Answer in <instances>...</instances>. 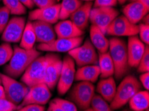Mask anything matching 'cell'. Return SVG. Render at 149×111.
Instances as JSON below:
<instances>
[{
	"instance_id": "cell-29",
	"label": "cell",
	"mask_w": 149,
	"mask_h": 111,
	"mask_svg": "<svg viewBox=\"0 0 149 111\" xmlns=\"http://www.w3.org/2000/svg\"><path fill=\"white\" fill-rule=\"evenodd\" d=\"M90 106L93 111H112L108 102L99 94H94L90 103Z\"/></svg>"
},
{
	"instance_id": "cell-17",
	"label": "cell",
	"mask_w": 149,
	"mask_h": 111,
	"mask_svg": "<svg viewBox=\"0 0 149 111\" xmlns=\"http://www.w3.org/2000/svg\"><path fill=\"white\" fill-rule=\"evenodd\" d=\"M31 23L37 42L48 43L56 39L57 37L52 24L42 21H33Z\"/></svg>"
},
{
	"instance_id": "cell-25",
	"label": "cell",
	"mask_w": 149,
	"mask_h": 111,
	"mask_svg": "<svg viewBox=\"0 0 149 111\" xmlns=\"http://www.w3.org/2000/svg\"><path fill=\"white\" fill-rule=\"evenodd\" d=\"M129 105L134 111H144L148 109L149 106L148 90H139L130 99Z\"/></svg>"
},
{
	"instance_id": "cell-23",
	"label": "cell",
	"mask_w": 149,
	"mask_h": 111,
	"mask_svg": "<svg viewBox=\"0 0 149 111\" xmlns=\"http://www.w3.org/2000/svg\"><path fill=\"white\" fill-rule=\"evenodd\" d=\"M100 74L98 65H89L78 68L75 73L74 80L76 81H87L92 83H96Z\"/></svg>"
},
{
	"instance_id": "cell-5",
	"label": "cell",
	"mask_w": 149,
	"mask_h": 111,
	"mask_svg": "<svg viewBox=\"0 0 149 111\" xmlns=\"http://www.w3.org/2000/svg\"><path fill=\"white\" fill-rule=\"evenodd\" d=\"M0 79L3 85L6 99L14 105H19L28 92L30 87L6 74L0 73Z\"/></svg>"
},
{
	"instance_id": "cell-43",
	"label": "cell",
	"mask_w": 149,
	"mask_h": 111,
	"mask_svg": "<svg viewBox=\"0 0 149 111\" xmlns=\"http://www.w3.org/2000/svg\"><path fill=\"white\" fill-rule=\"evenodd\" d=\"M142 23H144V24H146V25H149V15H148V14H146L145 16H144L143 19H142Z\"/></svg>"
},
{
	"instance_id": "cell-18",
	"label": "cell",
	"mask_w": 149,
	"mask_h": 111,
	"mask_svg": "<svg viewBox=\"0 0 149 111\" xmlns=\"http://www.w3.org/2000/svg\"><path fill=\"white\" fill-rule=\"evenodd\" d=\"M93 6L92 1H86L70 17V21L80 30L84 31L90 22V11Z\"/></svg>"
},
{
	"instance_id": "cell-32",
	"label": "cell",
	"mask_w": 149,
	"mask_h": 111,
	"mask_svg": "<svg viewBox=\"0 0 149 111\" xmlns=\"http://www.w3.org/2000/svg\"><path fill=\"white\" fill-rule=\"evenodd\" d=\"M52 101L64 111H78L77 106L70 101L56 98L53 99Z\"/></svg>"
},
{
	"instance_id": "cell-27",
	"label": "cell",
	"mask_w": 149,
	"mask_h": 111,
	"mask_svg": "<svg viewBox=\"0 0 149 111\" xmlns=\"http://www.w3.org/2000/svg\"><path fill=\"white\" fill-rule=\"evenodd\" d=\"M82 5V1L80 0H62L60 3L59 19L60 20L67 19Z\"/></svg>"
},
{
	"instance_id": "cell-12",
	"label": "cell",
	"mask_w": 149,
	"mask_h": 111,
	"mask_svg": "<svg viewBox=\"0 0 149 111\" xmlns=\"http://www.w3.org/2000/svg\"><path fill=\"white\" fill-rule=\"evenodd\" d=\"M83 39V36L70 39L57 38L48 43L39 44L37 46V49L39 51H48L51 53H65L82 45Z\"/></svg>"
},
{
	"instance_id": "cell-42",
	"label": "cell",
	"mask_w": 149,
	"mask_h": 111,
	"mask_svg": "<svg viewBox=\"0 0 149 111\" xmlns=\"http://www.w3.org/2000/svg\"><path fill=\"white\" fill-rule=\"evenodd\" d=\"M128 1L130 2H133V1L140 2V3L143 4L146 8H148L149 10V0H128Z\"/></svg>"
},
{
	"instance_id": "cell-1",
	"label": "cell",
	"mask_w": 149,
	"mask_h": 111,
	"mask_svg": "<svg viewBox=\"0 0 149 111\" xmlns=\"http://www.w3.org/2000/svg\"><path fill=\"white\" fill-rule=\"evenodd\" d=\"M41 55V52L36 48L24 49L15 45L13 55L8 65L4 67L6 74L12 78H17L24 74L27 68L33 61Z\"/></svg>"
},
{
	"instance_id": "cell-38",
	"label": "cell",
	"mask_w": 149,
	"mask_h": 111,
	"mask_svg": "<svg viewBox=\"0 0 149 111\" xmlns=\"http://www.w3.org/2000/svg\"><path fill=\"white\" fill-rule=\"evenodd\" d=\"M17 111H45V106L39 105H28L17 109Z\"/></svg>"
},
{
	"instance_id": "cell-31",
	"label": "cell",
	"mask_w": 149,
	"mask_h": 111,
	"mask_svg": "<svg viewBox=\"0 0 149 111\" xmlns=\"http://www.w3.org/2000/svg\"><path fill=\"white\" fill-rule=\"evenodd\" d=\"M138 72L144 73V72L149 71V47L148 45H146L145 51L142 57L139 64L138 65Z\"/></svg>"
},
{
	"instance_id": "cell-16",
	"label": "cell",
	"mask_w": 149,
	"mask_h": 111,
	"mask_svg": "<svg viewBox=\"0 0 149 111\" xmlns=\"http://www.w3.org/2000/svg\"><path fill=\"white\" fill-rule=\"evenodd\" d=\"M145 44L137 35L128 37L127 44L128 63L130 67L136 68L145 51Z\"/></svg>"
},
{
	"instance_id": "cell-46",
	"label": "cell",
	"mask_w": 149,
	"mask_h": 111,
	"mask_svg": "<svg viewBox=\"0 0 149 111\" xmlns=\"http://www.w3.org/2000/svg\"><path fill=\"white\" fill-rule=\"evenodd\" d=\"M82 111H93V110H92V108H90V107H89V108H86V109H85V110H83Z\"/></svg>"
},
{
	"instance_id": "cell-41",
	"label": "cell",
	"mask_w": 149,
	"mask_h": 111,
	"mask_svg": "<svg viewBox=\"0 0 149 111\" xmlns=\"http://www.w3.org/2000/svg\"><path fill=\"white\" fill-rule=\"evenodd\" d=\"M26 8L31 9L34 6V3L32 1V0H19Z\"/></svg>"
},
{
	"instance_id": "cell-13",
	"label": "cell",
	"mask_w": 149,
	"mask_h": 111,
	"mask_svg": "<svg viewBox=\"0 0 149 111\" xmlns=\"http://www.w3.org/2000/svg\"><path fill=\"white\" fill-rule=\"evenodd\" d=\"M51 97L52 93L48 86L45 83H40L30 87L28 92L18 106L19 108L31 104L45 105L48 103Z\"/></svg>"
},
{
	"instance_id": "cell-35",
	"label": "cell",
	"mask_w": 149,
	"mask_h": 111,
	"mask_svg": "<svg viewBox=\"0 0 149 111\" xmlns=\"http://www.w3.org/2000/svg\"><path fill=\"white\" fill-rule=\"evenodd\" d=\"M19 109V106L7 100L0 99V111H15Z\"/></svg>"
},
{
	"instance_id": "cell-10",
	"label": "cell",
	"mask_w": 149,
	"mask_h": 111,
	"mask_svg": "<svg viewBox=\"0 0 149 111\" xmlns=\"http://www.w3.org/2000/svg\"><path fill=\"white\" fill-rule=\"evenodd\" d=\"M106 34L116 37L125 36L129 37L139 34V26L132 23L123 15H118L108 27Z\"/></svg>"
},
{
	"instance_id": "cell-28",
	"label": "cell",
	"mask_w": 149,
	"mask_h": 111,
	"mask_svg": "<svg viewBox=\"0 0 149 111\" xmlns=\"http://www.w3.org/2000/svg\"><path fill=\"white\" fill-rule=\"evenodd\" d=\"M5 7L10 11V14L21 15L26 13V8L19 0H3Z\"/></svg>"
},
{
	"instance_id": "cell-45",
	"label": "cell",
	"mask_w": 149,
	"mask_h": 111,
	"mask_svg": "<svg viewBox=\"0 0 149 111\" xmlns=\"http://www.w3.org/2000/svg\"><path fill=\"white\" fill-rule=\"evenodd\" d=\"M117 1H118V2L120 4L123 5V4L126 3V1H128V0H117Z\"/></svg>"
},
{
	"instance_id": "cell-20",
	"label": "cell",
	"mask_w": 149,
	"mask_h": 111,
	"mask_svg": "<svg viewBox=\"0 0 149 111\" xmlns=\"http://www.w3.org/2000/svg\"><path fill=\"white\" fill-rule=\"evenodd\" d=\"M149 10L140 2L133 1L125 6L122 10L123 15L133 24H137L148 13Z\"/></svg>"
},
{
	"instance_id": "cell-26",
	"label": "cell",
	"mask_w": 149,
	"mask_h": 111,
	"mask_svg": "<svg viewBox=\"0 0 149 111\" xmlns=\"http://www.w3.org/2000/svg\"><path fill=\"white\" fill-rule=\"evenodd\" d=\"M36 42V37L33 30L32 23L30 21H28L25 26L21 41H20L19 47L24 49H31L34 47Z\"/></svg>"
},
{
	"instance_id": "cell-15",
	"label": "cell",
	"mask_w": 149,
	"mask_h": 111,
	"mask_svg": "<svg viewBox=\"0 0 149 111\" xmlns=\"http://www.w3.org/2000/svg\"><path fill=\"white\" fill-rule=\"evenodd\" d=\"M60 3L45 8H38L30 11L28 18L30 21H42L54 24L60 20Z\"/></svg>"
},
{
	"instance_id": "cell-39",
	"label": "cell",
	"mask_w": 149,
	"mask_h": 111,
	"mask_svg": "<svg viewBox=\"0 0 149 111\" xmlns=\"http://www.w3.org/2000/svg\"><path fill=\"white\" fill-rule=\"evenodd\" d=\"M140 81L143 87L146 90H148L149 89V72H144L139 77Z\"/></svg>"
},
{
	"instance_id": "cell-22",
	"label": "cell",
	"mask_w": 149,
	"mask_h": 111,
	"mask_svg": "<svg viewBox=\"0 0 149 111\" xmlns=\"http://www.w3.org/2000/svg\"><path fill=\"white\" fill-rule=\"evenodd\" d=\"M90 40L99 53H107L108 51L109 40L106 37L105 34L103 33L100 29L93 25H91L90 28Z\"/></svg>"
},
{
	"instance_id": "cell-21",
	"label": "cell",
	"mask_w": 149,
	"mask_h": 111,
	"mask_svg": "<svg viewBox=\"0 0 149 111\" xmlns=\"http://www.w3.org/2000/svg\"><path fill=\"white\" fill-rule=\"evenodd\" d=\"M96 91L106 101L111 103L116 91V85L113 77L101 79L97 85Z\"/></svg>"
},
{
	"instance_id": "cell-44",
	"label": "cell",
	"mask_w": 149,
	"mask_h": 111,
	"mask_svg": "<svg viewBox=\"0 0 149 111\" xmlns=\"http://www.w3.org/2000/svg\"><path fill=\"white\" fill-rule=\"evenodd\" d=\"M0 99H6L5 92H4L3 87L1 85H0Z\"/></svg>"
},
{
	"instance_id": "cell-6",
	"label": "cell",
	"mask_w": 149,
	"mask_h": 111,
	"mask_svg": "<svg viewBox=\"0 0 149 111\" xmlns=\"http://www.w3.org/2000/svg\"><path fill=\"white\" fill-rule=\"evenodd\" d=\"M68 53L80 67L85 65H97L98 63V55L89 39H87L83 44Z\"/></svg>"
},
{
	"instance_id": "cell-34",
	"label": "cell",
	"mask_w": 149,
	"mask_h": 111,
	"mask_svg": "<svg viewBox=\"0 0 149 111\" xmlns=\"http://www.w3.org/2000/svg\"><path fill=\"white\" fill-rule=\"evenodd\" d=\"M139 26V34L140 35L139 39L146 45L149 43V25L140 23Z\"/></svg>"
},
{
	"instance_id": "cell-47",
	"label": "cell",
	"mask_w": 149,
	"mask_h": 111,
	"mask_svg": "<svg viewBox=\"0 0 149 111\" xmlns=\"http://www.w3.org/2000/svg\"><path fill=\"white\" fill-rule=\"evenodd\" d=\"M80 1H93V0H80Z\"/></svg>"
},
{
	"instance_id": "cell-11",
	"label": "cell",
	"mask_w": 149,
	"mask_h": 111,
	"mask_svg": "<svg viewBox=\"0 0 149 111\" xmlns=\"http://www.w3.org/2000/svg\"><path fill=\"white\" fill-rule=\"evenodd\" d=\"M75 62L70 55L64 57L62 60V67L57 84L58 94L64 95L70 89L75 78Z\"/></svg>"
},
{
	"instance_id": "cell-9",
	"label": "cell",
	"mask_w": 149,
	"mask_h": 111,
	"mask_svg": "<svg viewBox=\"0 0 149 111\" xmlns=\"http://www.w3.org/2000/svg\"><path fill=\"white\" fill-rule=\"evenodd\" d=\"M46 67L45 71L44 83L50 90H53L57 85L62 67V60L58 54L49 53L46 54Z\"/></svg>"
},
{
	"instance_id": "cell-33",
	"label": "cell",
	"mask_w": 149,
	"mask_h": 111,
	"mask_svg": "<svg viewBox=\"0 0 149 111\" xmlns=\"http://www.w3.org/2000/svg\"><path fill=\"white\" fill-rule=\"evenodd\" d=\"M10 11L6 7L0 8V34H2L9 21Z\"/></svg>"
},
{
	"instance_id": "cell-3",
	"label": "cell",
	"mask_w": 149,
	"mask_h": 111,
	"mask_svg": "<svg viewBox=\"0 0 149 111\" xmlns=\"http://www.w3.org/2000/svg\"><path fill=\"white\" fill-rule=\"evenodd\" d=\"M142 85L136 77L127 75L118 87L113 100L110 103L112 110H118L128 103L134 95L141 90Z\"/></svg>"
},
{
	"instance_id": "cell-8",
	"label": "cell",
	"mask_w": 149,
	"mask_h": 111,
	"mask_svg": "<svg viewBox=\"0 0 149 111\" xmlns=\"http://www.w3.org/2000/svg\"><path fill=\"white\" fill-rule=\"evenodd\" d=\"M119 15V11L114 7H97L92 8L90 22L96 26L106 35L108 27Z\"/></svg>"
},
{
	"instance_id": "cell-36",
	"label": "cell",
	"mask_w": 149,
	"mask_h": 111,
	"mask_svg": "<svg viewBox=\"0 0 149 111\" xmlns=\"http://www.w3.org/2000/svg\"><path fill=\"white\" fill-rule=\"evenodd\" d=\"M34 5L38 8H45L57 4L58 0H32Z\"/></svg>"
},
{
	"instance_id": "cell-19",
	"label": "cell",
	"mask_w": 149,
	"mask_h": 111,
	"mask_svg": "<svg viewBox=\"0 0 149 111\" xmlns=\"http://www.w3.org/2000/svg\"><path fill=\"white\" fill-rule=\"evenodd\" d=\"M54 30L57 38L70 39L82 37L84 34V31L78 29L70 20H62L56 23Z\"/></svg>"
},
{
	"instance_id": "cell-40",
	"label": "cell",
	"mask_w": 149,
	"mask_h": 111,
	"mask_svg": "<svg viewBox=\"0 0 149 111\" xmlns=\"http://www.w3.org/2000/svg\"><path fill=\"white\" fill-rule=\"evenodd\" d=\"M47 111H64V110H63L59 106H58L56 104L54 103V102L52 101L50 103H49V107Z\"/></svg>"
},
{
	"instance_id": "cell-48",
	"label": "cell",
	"mask_w": 149,
	"mask_h": 111,
	"mask_svg": "<svg viewBox=\"0 0 149 111\" xmlns=\"http://www.w3.org/2000/svg\"><path fill=\"white\" fill-rule=\"evenodd\" d=\"M0 85H1V79H0Z\"/></svg>"
},
{
	"instance_id": "cell-49",
	"label": "cell",
	"mask_w": 149,
	"mask_h": 111,
	"mask_svg": "<svg viewBox=\"0 0 149 111\" xmlns=\"http://www.w3.org/2000/svg\"><path fill=\"white\" fill-rule=\"evenodd\" d=\"M125 111H130V110H125Z\"/></svg>"
},
{
	"instance_id": "cell-24",
	"label": "cell",
	"mask_w": 149,
	"mask_h": 111,
	"mask_svg": "<svg viewBox=\"0 0 149 111\" xmlns=\"http://www.w3.org/2000/svg\"><path fill=\"white\" fill-rule=\"evenodd\" d=\"M98 67L100 70L101 79L112 77L114 74V66L108 51L107 53H99Z\"/></svg>"
},
{
	"instance_id": "cell-37",
	"label": "cell",
	"mask_w": 149,
	"mask_h": 111,
	"mask_svg": "<svg viewBox=\"0 0 149 111\" xmlns=\"http://www.w3.org/2000/svg\"><path fill=\"white\" fill-rule=\"evenodd\" d=\"M117 0H95L94 8L97 7H114L116 6Z\"/></svg>"
},
{
	"instance_id": "cell-2",
	"label": "cell",
	"mask_w": 149,
	"mask_h": 111,
	"mask_svg": "<svg viewBox=\"0 0 149 111\" xmlns=\"http://www.w3.org/2000/svg\"><path fill=\"white\" fill-rule=\"evenodd\" d=\"M109 53L114 66V76L120 80L126 75L128 70L127 44L124 39L112 37L109 39Z\"/></svg>"
},
{
	"instance_id": "cell-30",
	"label": "cell",
	"mask_w": 149,
	"mask_h": 111,
	"mask_svg": "<svg viewBox=\"0 0 149 111\" xmlns=\"http://www.w3.org/2000/svg\"><path fill=\"white\" fill-rule=\"evenodd\" d=\"M13 53V49L9 43H5L0 45V66L10 61Z\"/></svg>"
},
{
	"instance_id": "cell-7",
	"label": "cell",
	"mask_w": 149,
	"mask_h": 111,
	"mask_svg": "<svg viewBox=\"0 0 149 111\" xmlns=\"http://www.w3.org/2000/svg\"><path fill=\"white\" fill-rule=\"evenodd\" d=\"M46 67V57H38L27 68L22 77L21 81L28 87L44 83Z\"/></svg>"
},
{
	"instance_id": "cell-14",
	"label": "cell",
	"mask_w": 149,
	"mask_h": 111,
	"mask_svg": "<svg viewBox=\"0 0 149 111\" xmlns=\"http://www.w3.org/2000/svg\"><path fill=\"white\" fill-rule=\"evenodd\" d=\"M25 26L26 18L13 17L9 20L1 35V40L6 43H19L21 41Z\"/></svg>"
},
{
	"instance_id": "cell-4",
	"label": "cell",
	"mask_w": 149,
	"mask_h": 111,
	"mask_svg": "<svg viewBox=\"0 0 149 111\" xmlns=\"http://www.w3.org/2000/svg\"><path fill=\"white\" fill-rule=\"evenodd\" d=\"M95 94L93 83L80 81L75 84L70 91L68 98L80 110H85L90 106V103Z\"/></svg>"
}]
</instances>
